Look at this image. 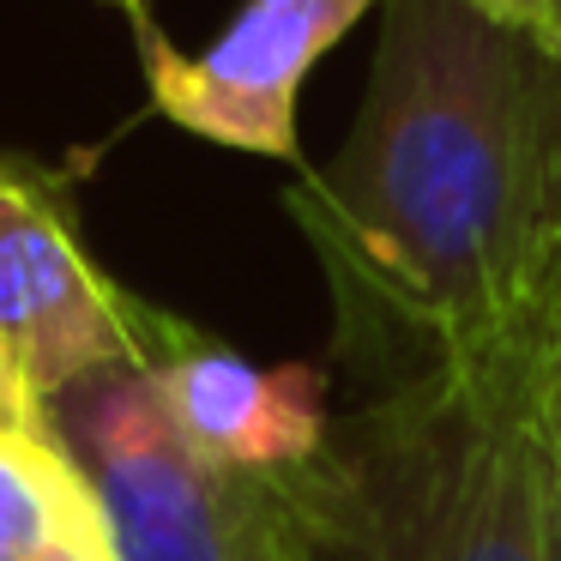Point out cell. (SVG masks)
I'll list each match as a JSON object with an SVG mask.
<instances>
[{"instance_id":"cell-1","label":"cell","mask_w":561,"mask_h":561,"mask_svg":"<svg viewBox=\"0 0 561 561\" xmlns=\"http://www.w3.org/2000/svg\"><path fill=\"white\" fill-rule=\"evenodd\" d=\"M375 399L549 368L561 344V55L465 0H387L356 122L284 194Z\"/></svg>"},{"instance_id":"cell-2","label":"cell","mask_w":561,"mask_h":561,"mask_svg":"<svg viewBox=\"0 0 561 561\" xmlns=\"http://www.w3.org/2000/svg\"><path fill=\"white\" fill-rule=\"evenodd\" d=\"M543 368L428 380L332 423V561H543Z\"/></svg>"},{"instance_id":"cell-3","label":"cell","mask_w":561,"mask_h":561,"mask_svg":"<svg viewBox=\"0 0 561 561\" xmlns=\"http://www.w3.org/2000/svg\"><path fill=\"white\" fill-rule=\"evenodd\" d=\"M79 459L122 561H332V440L308 471L254 477L211 459L146 363H115L43 404Z\"/></svg>"},{"instance_id":"cell-4","label":"cell","mask_w":561,"mask_h":561,"mask_svg":"<svg viewBox=\"0 0 561 561\" xmlns=\"http://www.w3.org/2000/svg\"><path fill=\"white\" fill-rule=\"evenodd\" d=\"M139 296L85 254L61 187L0 158V351L37 404L115 363H139Z\"/></svg>"},{"instance_id":"cell-5","label":"cell","mask_w":561,"mask_h":561,"mask_svg":"<svg viewBox=\"0 0 561 561\" xmlns=\"http://www.w3.org/2000/svg\"><path fill=\"white\" fill-rule=\"evenodd\" d=\"M368 7H387V0H248L199 55L170 49L163 31L146 25L134 37L151 103L211 146L296 163L302 79Z\"/></svg>"},{"instance_id":"cell-6","label":"cell","mask_w":561,"mask_h":561,"mask_svg":"<svg viewBox=\"0 0 561 561\" xmlns=\"http://www.w3.org/2000/svg\"><path fill=\"white\" fill-rule=\"evenodd\" d=\"M139 363L151 368L175 423L236 471L296 477L332 440L327 368L314 363H248L151 302L139 308Z\"/></svg>"},{"instance_id":"cell-7","label":"cell","mask_w":561,"mask_h":561,"mask_svg":"<svg viewBox=\"0 0 561 561\" xmlns=\"http://www.w3.org/2000/svg\"><path fill=\"white\" fill-rule=\"evenodd\" d=\"M0 561H122L98 489L49 428L0 423Z\"/></svg>"},{"instance_id":"cell-8","label":"cell","mask_w":561,"mask_h":561,"mask_svg":"<svg viewBox=\"0 0 561 561\" xmlns=\"http://www.w3.org/2000/svg\"><path fill=\"white\" fill-rule=\"evenodd\" d=\"M471 13H483L489 25L513 31V37L537 43V49L561 55V0H465Z\"/></svg>"},{"instance_id":"cell-9","label":"cell","mask_w":561,"mask_h":561,"mask_svg":"<svg viewBox=\"0 0 561 561\" xmlns=\"http://www.w3.org/2000/svg\"><path fill=\"white\" fill-rule=\"evenodd\" d=\"M537 411H543L549 459H556V471H561V344H556V356H549V368H543V399H537Z\"/></svg>"},{"instance_id":"cell-10","label":"cell","mask_w":561,"mask_h":561,"mask_svg":"<svg viewBox=\"0 0 561 561\" xmlns=\"http://www.w3.org/2000/svg\"><path fill=\"white\" fill-rule=\"evenodd\" d=\"M543 561H561V471L549 459V507H543Z\"/></svg>"},{"instance_id":"cell-11","label":"cell","mask_w":561,"mask_h":561,"mask_svg":"<svg viewBox=\"0 0 561 561\" xmlns=\"http://www.w3.org/2000/svg\"><path fill=\"white\" fill-rule=\"evenodd\" d=\"M0 423H13V428H49V416L37 411V404H25V399H13V392L0 387Z\"/></svg>"},{"instance_id":"cell-12","label":"cell","mask_w":561,"mask_h":561,"mask_svg":"<svg viewBox=\"0 0 561 561\" xmlns=\"http://www.w3.org/2000/svg\"><path fill=\"white\" fill-rule=\"evenodd\" d=\"M103 7L127 13V25H134V31H146V25H151V0H103Z\"/></svg>"},{"instance_id":"cell-13","label":"cell","mask_w":561,"mask_h":561,"mask_svg":"<svg viewBox=\"0 0 561 561\" xmlns=\"http://www.w3.org/2000/svg\"><path fill=\"white\" fill-rule=\"evenodd\" d=\"M0 387L13 392V399H25V404H37V399H31V392H25V387H19V375H13V368H7V351H0ZM37 411H43V404H37Z\"/></svg>"}]
</instances>
